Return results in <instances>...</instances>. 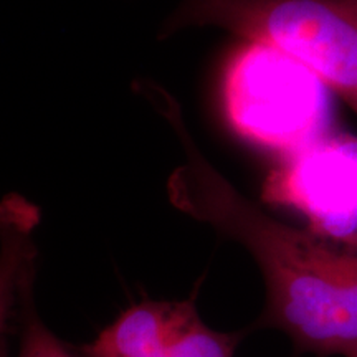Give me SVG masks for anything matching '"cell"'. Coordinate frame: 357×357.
Returning <instances> with one entry per match:
<instances>
[{
  "mask_svg": "<svg viewBox=\"0 0 357 357\" xmlns=\"http://www.w3.org/2000/svg\"><path fill=\"white\" fill-rule=\"evenodd\" d=\"M217 26L284 52L357 114V0H184L166 30Z\"/></svg>",
  "mask_w": 357,
  "mask_h": 357,
  "instance_id": "cell-2",
  "label": "cell"
},
{
  "mask_svg": "<svg viewBox=\"0 0 357 357\" xmlns=\"http://www.w3.org/2000/svg\"><path fill=\"white\" fill-rule=\"evenodd\" d=\"M243 334L220 333L195 318L169 351V357H234Z\"/></svg>",
  "mask_w": 357,
  "mask_h": 357,
  "instance_id": "cell-5",
  "label": "cell"
},
{
  "mask_svg": "<svg viewBox=\"0 0 357 357\" xmlns=\"http://www.w3.org/2000/svg\"><path fill=\"white\" fill-rule=\"evenodd\" d=\"M324 84L278 48L245 40L225 66L227 118L245 139L291 154L324 136Z\"/></svg>",
  "mask_w": 357,
  "mask_h": 357,
  "instance_id": "cell-3",
  "label": "cell"
},
{
  "mask_svg": "<svg viewBox=\"0 0 357 357\" xmlns=\"http://www.w3.org/2000/svg\"><path fill=\"white\" fill-rule=\"evenodd\" d=\"M25 306L22 312L20 347L15 357H73L63 342L45 326L32 306L30 284L25 291Z\"/></svg>",
  "mask_w": 357,
  "mask_h": 357,
  "instance_id": "cell-6",
  "label": "cell"
},
{
  "mask_svg": "<svg viewBox=\"0 0 357 357\" xmlns=\"http://www.w3.org/2000/svg\"><path fill=\"white\" fill-rule=\"evenodd\" d=\"M139 86L185 153L167 181L171 204L243 245L260 268L266 307L258 326L284 333L303 352L357 357V300L334 271L324 236L276 220L243 197L200 153L174 96L154 83Z\"/></svg>",
  "mask_w": 357,
  "mask_h": 357,
  "instance_id": "cell-1",
  "label": "cell"
},
{
  "mask_svg": "<svg viewBox=\"0 0 357 357\" xmlns=\"http://www.w3.org/2000/svg\"><path fill=\"white\" fill-rule=\"evenodd\" d=\"M199 318L192 301H144L123 312L78 357H169L174 342Z\"/></svg>",
  "mask_w": 357,
  "mask_h": 357,
  "instance_id": "cell-4",
  "label": "cell"
}]
</instances>
